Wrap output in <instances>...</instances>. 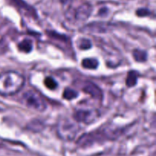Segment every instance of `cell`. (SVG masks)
Here are the masks:
<instances>
[{
    "label": "cell",
    "instance_id": "cell-14",
    "mask_svg": "<svg viewBox=\"0 0 156 156\" xmlns=\"http://www.w3.org/2000/svg\"><path fill=\"white\" fill-rule=\"evenodd\" d=\"M79 48L81 50H88V49H91L92 47V44H91V41L86 38H83V39H81L79 41Z\"/></svg>",
    "mask_w": 156,
    "mask_h": 156
},
{
    "label": "cell",
    "instance_id": "cell-2",
    "mask_svg": "<svg viewBox=\"0 0 156 156\" xmlns=\"http://www.w3.org/2000/svg\"><path fill=\"white\" fill-rule=\"evenodd\" d=\"M22 101L27 108L40 112L45 111L47 108V103L44 98L34 90H28L24 92Z\"/></svg>",
    "mask_w": 156,
    "mask_h": 156
},
{
    "label": "cell",
    "instance_id": "cell-5",
    "mask_svg": "<svg viewBox=\"0 0 156 156\" xmlns=\"http://www.w3.org/2000/svg\"><path fill=\"white\" fill-rule=\"evenodd\" d=\"M92 12V7L88 3H84L78 6L76 9L73 12V16L74 19L79 22L85 21L89 18Z\"/></svg>",
    "mask_w": 156,
    "mask_h": 156
},
{
    "label": "cell",
    "instance_id": "cell-9",
    "mask_svg": "<svg viewBox=\"0 0 156 156\" xmlns=\"http://www.w3.org/2000/svg\"><path fill=\"white\" fill-rule=\"evenodd\" d=\"M99 62L94 58H85L82 61V67L88 69H95L98 67Z\"/></svg>",
    "mask_w": 156,
    "mask_h": 156
},
{
    "label": "cell",
    "instance_id": "cell-7",
    "mask_svg": "<svg viewBox=\"0 0 156 156\" xmlns=\"http://www.w3.org/2000/svg\"><path fill=\"white\" fill-rule=\"evenodd\" d=\"M10 1L12 2L16 7H18V9L24 10V12L28 13V15H30V16H33L34 18L37 16L36 13H35V10H34L32 8L29 7L23 0H10Z\"/></svg>",
    "mask_w": 156,
    "mask_h": 156
},
{
    "label": "cell",
    "instance_id": "cell-13",
    "mask_svg": "<svg viewBox=\"0 0 156 156\" xmlns=\"http://www.w3.org/2000/svg\"><path fill=\"white\" fill-rule=\"evenodd\" d=\"M44 85L47 88L50 90H54L57 88L58 83L52 77H47L44 79Z\"/></svg>",
    "mask_w": 156,
    "mask_h": 156
},
{
    "label": "cell",
    "instance_id": "cell-15",
    "mask_svg": "<svg viewBox=\"0 0 156 156\" xmlns=\"http://www.w3.org/2000/svg\"><path fill=\"white\" fill-rule=\"evenodd\" d=\"M136 14L139 17H146L150 15V11L146 8H141V9H137Z\"/></svg>",
    "mask_w": 156,
    "mask_h": 156
},
{
    "label": "cell",
    "instance_id": "cell-3",
    "mask_svg": "<svg viewBox=\"0 0 156 156\" xmlns=\"http://www.w3.org/2000/svg\"><path fill=\"white\" fill-rule=\"evenodd\" d=\"M79 132V126L72 120H62L58 125V133L59 136L66 140H72Z\"/></svg>",
    "mask_w": 156,
    "mask_h": 156
},
{
    "label": "cell",
    "instance_id": "cell-16",
    "mask_svg": "<svg viewBox=\"0 0 156 156\" xmlns=\"http://www.w3.org/2000/svg\"><path fill=\"white\" fill-rule=\"evenodd\" d=\"M2 111V110H1V109H0V111Z\"/></svg>",
    "mask_w": 156,
    "mask_h": 156
},
{
    "label": "cell",
    "instance_id": "cell-1",
    "mask_svg": "<svg viewBox=\"0 0 156 156\" xmlns=\"http://www.w3.org/2000/svg\"><path fill=\"white\" fill-rule=\"evenodd\" d=\"M24 79L17 72H6L0 75V94L12 95L20 91Z\"/></svg>",
    "mask_w": 156,
    "mask_h": 156
},
{
    "label": "cell",
    "instance_id": "cell-8",
    "mask_svg": "<svg viewBox=\"0 0 156 156\" xmlns=\"http://www.w3.org/2000/svg\"><path fill=\"white\" fill-rule=\"evenodd\" d=\"M18 50L23 53H28L33 50V43L29 39H24L18 44Z\"/></svg>",
    "mask_w": 156,
    "mask_h": 156
},
{
    "label": "cell",
    "instance_id": "cell-11",
    "mask_svg": "<svg viewBox=\"0 0 156 156\" xmlns=\"http://www.w3.org/2000/svg\"><path fill=\"white\" fill-rule=\"evenodd\" d=\"M133 58L135 59V60L139 62H143L146 61L148 56L147 53L146 51L142 50H138V49L133 50Z\"/></svg>",
    "mask_w": 156,
    "mask_h": 156
},
{
    "label": "cell",
    "instance_id": "cell-4",
    "mask_svg": "<svg viewBox=\"0 0 156 156\" xmlns=\"http://www.w3.org/2000/svg\"><path fill=\"white\" fill-rule=\"evenodd\" d=\"M98 113L94 109L82 108L76 110L73 114V118L76 122H80L85 124H91L97 120Z\"/></svg>",
    "mask_w": 156,
    "mask_h": 156
},
{
    "label": "cell",
    "instance_id": "cell-12",
    "mask_svg": "<svg viewBox=\"0 0 156 156\" xmlns=\"http://www.w3.org/2000/svg\"><path fill=\"white\" fill-rule=\"evenodd\" d=\"M78 97V92L75 90L72 89L70 88H66L64 89L63 93H62V98L66 100H73Z\"/></svg>",
    "mask_w": 156,
    "mask_h": 156
},
{
    "label": "cell",
    "instance_id": "cell-6",
    "mask_svg": "<svg viewBox=\"0 0 156 156\" xmlns=\"http://www.w3.org/2000/svg\"><path fill=\"white\" fill-rule=\"evenodd\" d=\"M82 91L94 98L101 99L102 98L101 90L92 82H85L82 87Z\"/></svg>",
    "mask_w": 156,
    "mask_h": 156
},
{
    "label": "cell",
    "instance_id": "cell-10",
    "mask_svg": "<svg viewBox=\"0 0 156 156\" xmlns=\"http://www.w3.org/2000/svg\"><path fill=\"white\" fill-rule=\"evenodd\" d=\"M138 80V73L134 70H131L128 73L126 79V84L128 87H133L136 85Z\"/></svg>",
    "mask_w": 156,
    "mask_h": 156
}]
</instances>
